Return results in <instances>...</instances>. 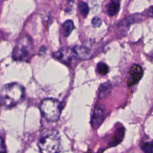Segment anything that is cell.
I'll return each instance as SVG.
<instances>
[{
  "instance_id": "obj_6",
  "label": "cell",
  "mask_w": 153,
  "mask_h": 153,
  "mask_svg": "<svg viewBox=\"0 0 153 153\" xmlns=\"http://www.w3.org/2000/svg\"><path fill=\"white\" fill-rule=\"evenodd\" d=\"M143 73V69L140 65H133L126 78L127 85L131 86L138 82L139 80L142 78Z\"/></svg>"
},
{
  "instance_id": "obj_10",
  "label": "cell",
  "mask_w": 153,
  "mask_h": 153,
  "mask_svg": "<svg viewBox=\"0 0 153 153\" xmlns=\"http://www.w3.org/2000/svg\"><path fill=\"white\" fill-rule=\"evenodd\" d=\"M120 10V0H111L107 6V13L109 16L115 15Z\"/></svg>"
},
{
  "instance_id": "obj_18",
  "label": "cell",
  "mask_w": 153,
  "mask_h": 153,
  "mask_svg": "<svg viewBox=\"0 0 153 153\" xmlns=\"http://www.w3.org/2000/svg\"><path fill=\"white\" fill-rule=\"evenodd\" d=\"M148 15L150 17H153V6L149 7V8L148 9Z\"/></svg>"
},
{
  "instance_id": "obj_1",
  "label": "cell",
  "mask_w": 153,
  "mask_h": 153,
  "mask_svg": "<svg viewBox=\"0 0 153 153\" xmlns=\"http://www.w3.org/2000/svg\"><path fill=\"white\" fill-rule=\"evenodd\" d=\"M25 89L18 83L7 84L0 91V104L7 108L17 105L24 97Z\"/></svg>"
},
{
  "instance_id": "obj_3",
  "label": "cell",
  "mask_w": 153,
  "mask_h": 153,
  "mask_svg": "<svg viewBox=\"0 0 153 153\" xmlns=\"http://www.w3.org/2000/svg\"><path fill=\"white\" fill-rule=\"evenodd\" d=\"M32 48V41L29 36L21 37L13 50V59L17 61H28L31 57Z\"/></svg>"
},
{
  "instance_id": "obj_12",
  "label": "cell",
  "mask_w": 153,
  "mask_h": 153,
  "mask_svg": "<svg viewBox=\"0 0 153 153\" xmlns=\"http://www.w3.org/2000/svg\"><path fill=\"white\" fill-rule=\"evenodd\" d=\"M74 23L72 20H68L64 22L63 24V33L65 36H68L71 34L74 29Z\"/></svg>"
},
{
  "instance_id": "obj_5",
  "label": "cell",
  "mask_w": 153,
  "mask_h": 153,
  "mask_svg": "<svg viewBox=\"0 0 153 153\" xmlns=\"http://www.w3.org/2000/svg\"><path fill=\"white\" fill-rule=\"evenodd\" d=\"M53 56L61 62L69 65L74 59H76L75 54L73 50L69 47H63L54 53Z\"/></svg>"
},
{
  "instance_id": "obj_2",
  "label": "cell",
  "mask_w": 153,
  "mask_h": 153,
  "mask_svg": "<svg viewBox=\"0 0 153 153\" xmlns=\"http://www.w3.org/2000/svg\"><path fill=\"white\" fill-rule=\"evenodd\" d=\"M62 108L61 103L52 98L44 99L40 105L42 115L49 121H56L59 119Z\"/></svg>"
},
{
  "instance_id": "obj_11",
  "label": "cell",
  "mask_w": 153,
  "mask_h": 153,
  "mask_svg": "<svg viewBox=\"0 0 153 153\" xmlns=\"http://www.w3.org/2000/svg\"><path fill=\"white\" fill-rule=\"evenodd\" d=\"M124 134V128L123 127L118 128L115 133V139L110 143L112 146H115L119 143L123 139Z\"/></svg>"
},
{
  "instance_id": "obj_9",
  "label": "cell",
  "mask_w": 153,
  "mask_h": 153,
  "mask_svg": "<svg viewBox=\"0 0 153 153\" xmlns=\"http://www.w3.org/2000/svg\"><path fill=\"white\" fill-rule=\"evenodd\" d=\"M112 85L110 82H106L102 84L99 88V96L100 99H105L111 93Z\"/></svg>"
},
{
  "instance_id": "obj_13",
  "label": "cell",
  "mask_w": 153,
  "mask_h": 153,
  "mask_svg": "<svg viewBox=\"0 0 153 153\" xmlns=\"http://www.w3.org/2000/svg\"><path fill=\"white\" fill-rule=\"evenodd\" d=\"M97 71L100 75H105L108 72V66L103 62H99L97 65Z\"/></svg>"
},
{
  "instance_id": "obj_16",
  "label": "cell",
  "mask_w": 153,
  "mask_h": 153,
  "mask_svg": "<svg viewBox=\"0 0 153 153\" xmlns=\"http://www.w3.org/2000/svg\"><path fill=\"white\" fill-rule=\"evenodd\" d=\"M91 24L94 27H98L101 25L102 20L98 17H94L91 20Z\"/></svg>"
},
{
  "instance_id": "obj_19",
  "label": "cell",
  "mask_w": 153,
  "mask_h": 153,
  "mask_svg": "<svg viewBox=\"0 0 153 153\" xmlns=\"http://www.w3.org/2000/svg\"><path fill=\"white\" fill-rule=\"evenodd\" d=\"M68 1H69V2H71V1H73L74 0H67Z\"/></svg>"
},
{
  "instance_id": "obj_17",
  "label": "cell",
  "mask_w": 153,
  "mask_h": 153,
  "mask_svg": "<svg viewBox=\"0 0 153 153\" xmlns=\"http://www.w3.org/2000/svg\"><path fill=\"white\" fill-rule=\"evenodd\" d=\"M6 147L4 139L0 137V153H6Z\"/></svg>"
},
{
  "instance_id": "obj_14",
  "label": "cell",
  "mask_w": 153,
  "mask_h": 153,
  "mask_svg": "<svg viewBox=\"0 0 153 153\" xmlns=\"http://www.w3.org/2000/svg\"><path fill=\"white\" fill-rule=\"evenodd\" d=\"M78 7L81 14L84 17H85L89 12V7L88 6V4L86 2L82 1L79 2Z\"/></svg>"
},
{
  "instance_id": "obj_4",
  "label": "cell",
  "mask_w": 153,
  "mask_h": 153,
  "mask_svg": "<svg viewBox=\"0 0 153 153\" xmlns=\"http://www.w3.org/2000/svg\"><path fill=\"white\" fill-rule=\"evenodd\" d=\"M60 136L56 131L42 136L38 145L41 153H57L60 148Z\"/></svg>"
},
{
  "instance_id": "obj_15",
  "label": "cell",
  "mask_w": 153,
  "mask_h": 153,
  "mask_svg": "<svg viewBox=\"0 0 153 153\" xmlns=\"http://www.w3.org/2000/svg\"><path fill=\"white\" fill-rule=\"evenodd\" d=\"M141 148L144 153H153V143L145 142L142 145Z\"/></svg>"
},
{
  "instance_id": "obj_8",
  "label": "cell",
  "mask_w": 153,
  "mask_h": 153,
  "mask_svg": "<svg viewBox=\"0 0 153 153\" xmlns=\"http://www.w3.org/2000/svg\"><path fill=\"white\" fill-rule=\"evenodd\" d=\"M76 57L80 60H87L91 57V50L86 46L76 45L73 48Z\"/></svg>"
},
{
  "instance_id": "obj_7",
  "label": "cell",
  "mask_w": 153,
  "mask_h": 153,
  "mask_svg": "<svg viewBox=\"0 0 153 153\" xmlns=\"http://www.w3.org/2000/svg\"><path fill=\"white\" fill-rule=\"evenodd\" d=\"M104 111L105 108L102 105H99L96 106L91 120L93 128H97L103 122L104 119Z\"/></svg>"
}]
</instances>
